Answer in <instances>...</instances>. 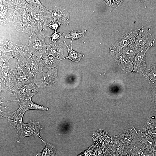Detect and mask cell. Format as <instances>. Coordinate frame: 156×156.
Segmentation results:
<instances>
[{"mask_svg":"<svg viewBox=\"0 0 156 156\" xmlns=\"http://www.w3.org/2000/svg\"><path fill=\"white\" fill-rule=\"evenodd\" d=\"M14 6L12 23L18 31L27 33L29 36L38 31L33 18L27 0H10Z\"/></svg>","mask_w":156,"mask_h":156,"instance_id":"cell-1","label":"cell"},{"mask_svg":"<svg viewBox=\"0 0 156 156\" xmlns=\"http://www.w3.org/2000/svg\"><path fill=\"white\" fill-rule=\"evenodd\" d=\"M27 1L38 32L44 31L47 29V25L53 21L51 15V10L45 8L39 0Z\"/></svg>","mask_w":156,"mask_h":156,"instance_id":"cell-2","label":"cell"},{"mask_svg":"<svg viewBox=\"0 0 156 156\" xmlns=\"http://www.w3.org/2000/svg\"><path fill=\"white\" fill-rule=\"evenodd\" d=\"M46 37L44 31L30 36L28 46L32 57L36 56L42 60L47 56L48 45L45 42Z\"/></svg>","mask_w":156,"mask_h":156,"instance_id":"cell-3","label":"cell"},{"mask_svg":"<svg viewBox=\"0 0 156 156\" xmlns=\"http://www.w3.org/2000/svg\"><path fill=\"white\" fill-rule=\"evenodd\" d=\"M0 43L6 44L11 50L12 55L18 60V62L24 63L32 57L28 45L6 40Z\"/></svg>","mask_w":156,"mask_h":156,"instance_id":"cell-4","label":"cell"},{"mask_svg":"<svg viewBox=\"0 0 156 156\" xmlns=\"http://www.w3.org/2000/svg\"><path fill=\"white\" fill-rule=\"evenodd\" d=\"M155 41L151 34L144 27L136 30L135 42L141 48V50L147 51L151 47L155 45Z\"/></svg>","mask_w":156,"mask_h":156,"instance_id":"cell-5","label":"cell"},{"mask_svg":"<svg viewBox=\"0 0 156 156\" xmlns=\"http://www.w3.org/2000/svg\"><path fill=\"white\" fill-rule=\"evenodd\" d=\"M136 36V30H129L122 34L115 43L111 45L109 50L120 52L122 49L135 42Z\"/></svg>","mask_w":156,"mask_h":156,"instance_id":"cell-6","label":"cell"},{"mask_svg":"<svg viewBox=\"0 0 156 156\" xmlns=\"http://www.w3.org/2000/svg\"><path fill=\"white\" fill-rule=\"evenodd\" d=\"M42 128L39 122L35 120H30L27 124H22V128L21 134L17 140V142H20L25 136L30 138L38 136Z\"/></svg>","mask_w":156,"mask_h":156,"instance_id":"cell-7","label":"cell"},{"mask_svg":"<svg viewBox=\"0 0 156 156\" xmlns=\"http://www.w3.org/2000/svg\"><path fill=\"white\" fill-rule=\"evenodd\" d=\"M116 138L122 143L127 145H133L139 140L138 130L134 127L123 130Z\"/></svg>","mask_w":156,"mask_h":156,"instance_id":"cell-8","label":"cell"},{"mask_svg":"<svg viewBox=\"0 0 156 156\" xmlns=\"http://www.w3.org/2000/svg\"><path fill=\"white\" fill-rule=\"evenodd\" d=\"M42 77L36 79L35 84L38 87L44 88L49 87L55 84L57 80V69L56 68L49 69L48 71L43 72Z\"/></svg>","mask_w":156,"mask_h":156,"instance_id":"cell-9","label":"cell"},{"mask_svg":"<svg viewBox=\"0 0 156 156\" xmlns=\"http://www.w3.org/2000/svg\"><path fill=\"white\" fill-rule=\"evenodd\" d=\"M14 6L10 0L0 1V24L6 25L12 22Z\"/></svg>","mask_w":156,"mask_h":156,"instance_id":"cell-10","label":"cell"},{"mask_svg":"<svg viewBox=\"0 0 156 156\" xmlns=\"http://www.w3.org/2000/svg\"><path fill=\"white\" fill-rule=\"evenodd\" d=\"M140 145L146 150L154 156L156 155V140L138 130Z\"/></svg>","mask_w":156,"mask_h":156,"instance_id":"cell-11","label":"cell"},{"mask_svg":"<svg viewBox=\"0 0 156 156\" xmlns=\"http://www.w3.org/2000/svg\"><path fill=\"white\" fill-rule=\"evenodd\" d=\"M110 53L116 63L122 70L127 72L131 71L133 68V65L129 59L121 53L113 50H110Z\"/></svg>","mask_w":156,"mask_h":156,"instance_id":"cell-12","label":"cell"},{"mask_svg":"<svg viewBox=\"0 0 156 156\" xmlns=\"http://www.w3.org/2000/svg\"><path fill=\"white\" fill-rule=\"evenodd\" d=\"M51 15L54 21L64 26H68L70 22L69 15L65 8L61 6H56L51 10Z\"/></svg>","mask_w":156,"mask_h":156,"instance_id":"cell-13","label":"cell"},{"mask_svg":"<svg viewBox=\"0 0 156 156\" xmlns=\"http://www.w3.org/2000/svg\"><path fill=\"white\" fill-rule=\"evenodd\" d=\"M19 86L18 88V96L21 102L31 99L38 91L37 86L32 83Z\"/></svg>","mask_w":156,"mask_h":156,"instance_id":"cell-14","label":"cell"},{"mask_svg":"<svg viewBox=\"0 0 156 156\" xmlns=\"http://www.w3.org/2000/svg\"><path fill=\"white\" fill-rule=\"evenodd\" d=\"M11 69V68L10 67L1 68V83L2 88L3 87L4 90L10 88L11 86L10 83L13 84L16 80V75H15V73H12L10 71Z\"/></svg>","mask_w":156,"mask_h":156,"instance_id":"cell-15","label":"cell"},{"mask_svg":"<svg viewBox=\"0 0 156 156\" xmlns=\"http://www.w3.org/2000/svg\"><path fill=\"white\" fill-rule=\"evenodd\" d=\"M65 43L60 41L48 45V55H51L59 60L62 57L64 49L66 48Z\"/></svg>","mask_w":156,"mask_h":156,"instance_id":"cell-16","label":"cell"},{"mask_svg":"<svg viewBox=\"0 0 156 156\" xmlns=\"http://www.w3.org/2000/svg\"><path fill=\"white\" fill-rule=\"evenodd\" d=\"M141 51V48L134 42L122 49L120 53L133 62L136 56Z\"/></svg>","mask_w":156,"mask_h":156,"instance_id":"cell-17","label":"cell"},{"mask_svg":"<svg viewBox=\"0 0 156 156\" xmlns=\"http://www.w3.org/2000/svg\"><path fill=\"white\" fill-rule=\"evenodd\" d=\"M38 136L45 145V147L42 149V152H38L36 153V156H57V151L56 147L54 145L43 141L40 137Z\"/></svg>","mask_w":156,"mask_h":156,"instance_id":"cell-18","label":"cell"},{"mask_svg":"<svg viewBox=\"0 0 156 156\" xmlns=\"http://www.w3.org/2000/svg\"><path fill=\"white\" fill-rule=\"evenodd\" d=\"M20 106L22 107L25 111L29 109H35L47 111L48 110L47 107L40 105L33 102L31 99L27 100L21 102Z\"/></svg>","mask_w":156,"mask_h":156,"instance_id":"cell-19","label":"cell"},{"mask_svg":"<svg viewBox=\"0 0 156 156\" xmlns=\"http://www.w3.org/2000/svg\"><path fill=\"white\" fill-rule=\"evenodd\" d=\"M146 51L141 50L136 56L133 61L135 68L141 69L146 67V65L145 55Z\"/></svg>","mask_w":156,"mask_h":156,"instance_id":"cell-20","label":"cell"},{"mask_svg":"<svg viewBox=\"0 0 156 156\" xmlns=\"http://www.w3.org/2000/svg\"><path fill=\"white\" fill-rule=\"evenodd\" d=\"M59 61V60L51 55H48L42 60L43 67H46L49 69L53 68L58 64Z\"/></svg>","mask_w":156,"mask_h":156,"instance_id":"cell-21","label":"cell"},{"mask_svg":"<svg viewBox=\"0 0 156 156\" xmlns=\"http://www.w3.org/2000/svg\"><path fill=\"white\" fill-rule=\"evenodd\" d=\"M152 95L149 118L156 123V88Z\"/></svg>","mask_w":156,"mask_h":156,"instance_id":"cell-22","label":"cell"},{"mask_svg":"<svg viewBox=\"0 0 156 156\" xmlns=\"http://www.w3.org/2000/svg\"><path fill=\"white\" fill-rule=\"evenodd\" d=\"M64 42L67 47V50L68 53V56L64 58V59L68 58L74 62H79L80 59L84 57L83 54L74 51L72 49H70L68 46L65 41H64Z\"/></svg>","mask_w":156,"mask_h":156,"instance_id":"cell-23","label":"cell"},{"mask_svg":"<svg viewBox=\"0 0 156 156\" xmlns=\"http://www.w3.org/2000/svg\"><path fill=\"white\" fill-rule=\"evenodd\" d=\"M133 153L134 156H154L146 150L140 143H135L134 145Z\"/></svg>","mask_w":156,"mask_h":156,"instance_id":"cell-24","label":"cell"},{"mask_svg":"<svg viewBox=\"0 0 156 156\" xmlns=\"http://www.w3.org/2000/svg\"><path fill=\"white\" fill-rule=\"evenodd\" d=\"M86 30L82 31H74L73 30L68 33L64 36L66 39H70L72 41L77 40L81 37H83L87 32Z\"/></svg>","mask_w":156,"mask_h":156,"instance_id":"cell-25","label":"cell"},{"mask_svg":"<svg viewBox=\"0 0 156 156\" xmlns=\"http://www.w3.org/2000/svg\"><path fill=\"white\" fill-rule=\"evenodd\" d=\"M15 58L12 55H7L5 54L0 56V67L1 68H5L10 67L9 60L11 58Z\"/></svg>","mask_w":156,"mask_h":156,"instance_id":"cell-26","label":"cell"},{"mask_svg":"<svg viewBox=\"0 0 156 156\" xmlns=\"http://www.w3.org/2000/svg\"><path fill=\"white\" fill-rule=\"evenodd\" d=\"M46 37L49 38V44H52L56 43L60 38L62 37V36L60 33L56 31L51 35H46Z\"/></svg>","mask_w":156,"mask_h":156,"instance_id":"cell-27","label":"cell"},{"mask_svg":"<svg viewBox=\"0 0 156 156\" xmlns=\"http://www.w3.org/2000/svg\"><path fill=\"white\" fill-rule=\"evenodd\" d=\"M134 145H128L126 150L118 156H134L133 153Z\"/></svg>","mask_w":156,"mask_h":156,"instance_id":"cell-28","label":"cell"},{"mask_svg":"<svg viewBox=\"0 0 156 156\" xmlns=\"http://www.w3.org/2000/svg\"><path fill=\"white\" fill-rule=\"evenodd\" d=\"M61 24L60 23L57 21H53L48 25L47 27H49L55 31H56Z\"/></svg>","mask_w":156,"mask_h":156,"instance_id":"cell-29","label":"cell"},{"mask_svg":"<svg viewBox=\"0 0 156 156\" xmlns=\"http://www.w3.org/2000/svg\"><path fill=\"white\" fill-rule=\"evenodd\" d=\"M105 3L109 6L114 7L120 5L123 1H104Z\"/></svg>","mask_w":156,"mask_h":156,"instance_id":"cell-30","label":"cell"},{"mask_svg":"<svg viewBox=\"0 0 156 156\" xmlns=\"http://www.w3.org/2000/svg\"><path fill=\"white\" fill-rule=\"evenodd\" d=\"M0 55L4 54L5 53L11 52L8 46L5 44L0 43Z\"/></svg>","mask_w":156,"mask_h":156,"instance_id":"cell-31","label":"cell"},{"mask_svg":"<svg viewBox=\"0 0 156 156\" xmlns=\"http://www.w3.org/2000/svg\"><path fill=\"white\" fill-rule=\"evenodd\" d=\"M155 156H156V155Z\"/></svg>","mask_w":156,"mask_h":156,"instance_id":"cell-32","label":"cell"}]
</instances>
